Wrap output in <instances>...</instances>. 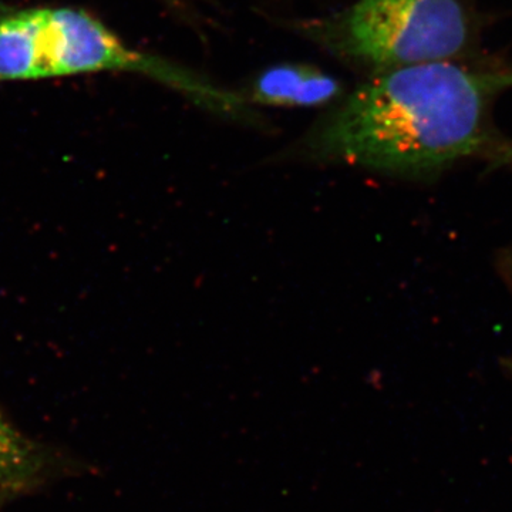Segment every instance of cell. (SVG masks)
I'll list each match as a JSON object with an SVG mask.
<instances>
[{
	"label": "cell",
	"instance_id": "6da1fadb",
	"mask_svg": "<svg viewBox=\"0 0 512 512\" xmlns=\"http://www.w3.org/2000/svg\"><path fill=\"white\" fill-rule=\"evenodd\" d=\"M512 89V67L443 60L377 72L303 141L312 160L396 177L433 178L490 150V111Z\"/></svg>",
	"mask_w": 512,
	"mask_h": 512
},
{
	"label": "cell",
	"instance_id": "7a4b0ae2",
	"mask_svg": "<svg viewBox=\"0 0 512 512\" xmlns=\"http://www.w3.org/2000/svg\"><path fill=\"white\" fill-rule=\"evenodd\" d=\"M140 74L228 119H254L241 94L163 57L126 45L100 20L73 8L0 13V80H40L74 74Z\"/></svg>",
	"mask_w": 512,
	"mask_h": 512
},
{
	"label": "cell",
	"instance_id": "3957f363",
	"mask_svg": "<svg viewBox=\"0 0 512 512\" xmlns=\"http://www.w3.org/2000/svg\"><path fill=\"white\" fill-rule=\"evenodd\" d=\"M306 35L343 59L377 72L456 60L473 42L464 0H356L306 25Z\"/></svg>",
	"mask_w": 512,
	"mask_h": 512
},
{
	"label": "cell",
	"instance_id": "277c9868",
	"mask_svg": "<svg viewBox=\"0 0 512 512\" xmlns=\"http://www.w3.org/2000/svg\"><path fill=\"white\" fill-rule=\"evenodd\" d=\"M339 80L330 74L303 66L279 64L259 74L252 87V101L275 107H318L338 99Z\"/></svg>",
	"mask_w": 512,
	"mask_h": 512
},
{
	"label": "cell",
	"instance_id": "5b68a950",
	"mask_svg": "<svg viewBox=\"0 0 512 512\" xmlns=\"http://www.w3.org/2000/svg\"><path fill=\"white\" fill-rule=\"evenodd\" d=\"M49 456L45 448L16 429L0 413V490L20 491L45 476Z\"/></svg>",
	"mask_w": 512,
	"mask_h": 512
},
{
	"label": "cell",
	"instance_id": "8992f818",
	"mask_svg": "<svg viewBox=\"0 0 512 512\" xmlns=\"http://www.w3.org/2000/svg\"><path fill=\"white\" fill-rule=\"evenodd\" d=\"M488 158L497 165H512V141L494 144L487 151Z\"/></svg>",
	"mask_w": 512,
	"mask_h": 512
}]
</instances>
